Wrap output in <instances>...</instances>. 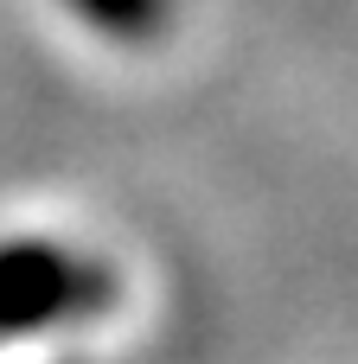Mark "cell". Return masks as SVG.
I'll return each instance as SVG.
<instances>
[{"instance_id": "1", "label": "cell", "mask_w": 358, "mask_h": 364, "mask_svg": "<svg viewBox=\"0 0 358 364\" xmlns=\"http://www.w3.org/2000/svg\"><path fill=\"white\" fill-rule=\"evenodd\" d=\"M122 294L115 269L64 243H0V339L77 326L109 314Z\"/></svg>"}, {"instance_id": "2", "label": "cell", "mask_w": 358, "mask_h": 364, "mask_svg": "<svg viewBox=\"0 0 358 364\" xmlns=\"http://www.w3.org/2000/svg\"><path fill=\"white\" fill-rule=\"evenodd\" d=\"M70 6L109 38H154L167 19V0H70Z\"/></svg>"}]
</instances>
